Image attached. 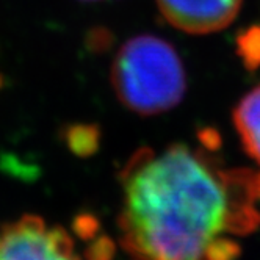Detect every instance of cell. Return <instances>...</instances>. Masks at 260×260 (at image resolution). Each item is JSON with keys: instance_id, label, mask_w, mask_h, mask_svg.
Segmentation results:
<instances>
[{"instance_id": "6da1fadb", "label": "cell", "mask_w": 260, "mask_h": 260, "mask_svg": "<svg viewBox=\"0 0 260 260\" xmlns=\"http://www.w3.org/2000/svg\"><path fill=\"white\" fill-rule=\"evenodd\" d=\"M118 224L130 260H237L260 226V171L226 168L206 147L137 151L119 173Z\"/></svg>"}, {"instance_id": "7a4b0ae2", "label": "cell", "mask_w": 260, "mask_h": 260, "mask_svg": "<svg viewBox=\"0 0 260 260\" xmlns=\"http://www.w3.org/2000/svg\"><path fill=\"white\" fill-rule=\"evenodd\" d=\"M111 85L121 104L140 116L176 107L187 76L176 49L154 35H140L121 46L111 66Z\"/></svg>"}, {"instance_id": "3957f363", "label": "cell", "mask_w": 260, "mask_h": 260, "mask_svg": "<svg viewBox=\"0 0 260 260\" xmlns=\"http://www.w3.org/2000/svg\"><path fill=\"white\" fill-rule=\"evenodd\" d=\"M77 237L63 226L25 215L0 228V260H113V243L92 216L74 222Z\"/></svg>"}, {"instance_id": "277c9868", "label": "cell", "mask_w": 260, "mask_h": 260, "mask_svg": "<svg viewBox=\"0 0 260 260\" xmlns=\"http://www.w3.org/2000/svg\"><path fill=\"white\" fill-rule=\"evenodd\" d=\"M243 0H157L163 17L173 27L206 35L226 28L237 17Z\"/></svg>"}, {"instance_id": "5b68a950", "label": "cell", "mask_w": 260, "mask_h": 260, "mask_svg": "<svg viewBox=\"0 0 260 260\" xmlns=\"http://www.w3.org/2000/svg\"><path fill=\"white\" fill-rule=\"evenodd\" d=\"M232 118L243 149L260 165V85L241 98Z\"/></svg>"}, {"instance_id": "8992f818", "label": "cell", "mask_w": 260, "mask_h": 260, "mask_svg": "<svg viewBox=\"0 0 260 260\" xmlns=\"http://www.w3.org/2000/svg\"><path fill=\"white\" fill-rule=\"evenodd\" d=\"M82 2H102V0H82Z\"/></svg>"}]
</instances>
